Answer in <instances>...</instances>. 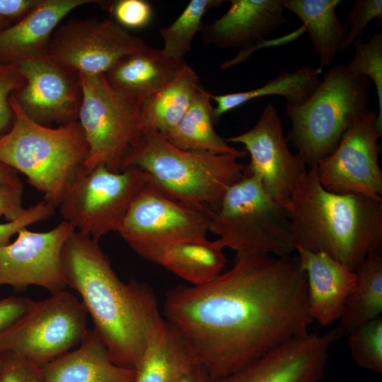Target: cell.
<instances>
[{
	"mask_svg": "<svg viewBox=\"0 0 382 382\" xmlns=\"http://www.w3.org/2000/svg\"><path fill=\"white\" fill-rule=\"evenodd\" d=\"M112 18L72 19L54 31L46 54L76 73H106L122 57L146 47Z\"/></svg>",
	"mask_w": 382,
	"mask_h": 382,
	"instance_id": "cell-12",
	"label": "cell"
},
{
	"mask_svg": "<svg viewBox=\"0 0 382 382\" xmlns=\"http://www.w3.org/2000/svg\"><path fill=\"white\" fill-rule=\"evenodd\" d=\"M340 0H283L286 10L294 13L308 32L311 45L320 59V70L330 65L348 33L336 15Z\"/></svg>",
	"mask_w": 382,
	"mask_h": 382,
	"instance_id": "cell-25",
	"label": "cell"
},
{
	"mask_svg": "<svg viewBox=\"0 0 382 382\" xmlns=\"http://www.w3.org/2000/svg\"><path fill=\"white\" fill-rule=\"evenodd\" d=\"M62 263L67 286L80 295L112 362L134 370L163 320L151 287L121 281L99 241L76 230L64 244Z\"/></svg>",
	"mask_w": 382,
	"mask_h": 382,
	"instance_id": "cell-2",
	"label": "cell"
},
{
	"mask_svg": "<svg viewBox=\"0 0 382 382\" xmlns=\"http://www.w3.org/2000/svg\"><path fill=\"white\" fill-rule=\"evenodd\" d=\"M40 2V0H0V17L11 22L19 21Z\"/></svg>",
	"mask_w": 382,
	"mask_h": 382,
	"instance_id": "cell-40",
	"label": "cell"
},
{
	"mask_svg": "<svg viewBox=\"0 0 382 382\" xmlns=\"http://www.w3.org/2000/svg\"><path fill=\"white\" fill-rule=\"evenodd\" d=\"M45 382H134V370L115 364L94 330L71 349L42 366Z\"/></svg>",
	"mask_w": 382,
	"mask_h": 382,
	"instance_id": "cell-21",
	"label": "cell"
},
{
	"mask_svg": "<svg viewBox=\"0 0 382 382\" xmlns=\"http://www.w3.org/2000/svg\"><path fill=\"white\" fill-rule=\"evenodd\" d=\"M0 355V382H45L42 366L15 355Z\"/></svg>",
	"mask_w": 382,
	"mask_h": 382,
	"instance_id": "cell-36",
	"label": "cell"
},
{
	"mask_svg": "<svg viewBox=\"0 0 382 382\" xmlns=\"http://www.w3.org/2000/svg\"><path fill=\"white\" fill-rule=\"evenodd\" d=\"M9 103L13 123L0 137V162L25 175L45 201L58 207L86 172L89 149L81 126L79 121L44 126L24 114L13 93Z\"/></svg>",
	"mask_w": 382,
	"mask_h": 382,
	"instance_id": "cell-5",
	"label": "cell"
},
{
	"mask_svg": "<svg viewBox=\"0 0 382 382\" xmlns=\"http://www.w3.org/2000/svg\"><path fill=\"white\" fill-rule=\"evenodd\" d=\"M82 101L78 121L88 146L86 171L104 165L120 172L144 130L142 101L114 88L103 74H79Z\"/></svg>",
	"mask_w": 382,
	"mask_h": 382,
	"instance_id": "cell-8",
	"label": "cell"
},
{
	"mask_svg": "<svg viewBox=\"0 0 382 382\" xmlns=\"http://www.w3.org/2000/svg\"><path fill=\"white\" fill-rule=\"evenodd\" d=\"M185 64L147 45L122 57L104 75L114 88L143 101L170 83Z\"/></svg>",
	"mask_w": 382,
	"mask_h": 382,
	"instance_id": "cell-22",
	"label": "cell"
},
{
	"mask_svg": "<svg viewBox=\"0 0 382 382\" xmlns=\"http://www.w3.org/2000/svg\"><path fill=\"white\" fill-rule=\"evenodd\" d=\"M33 301L24 296H9L0 300V332L17 322Z\"/></svg>",
	"mask_w": 382,
	"mask_h": 382,
	"instance_id": "cell-39",
	"label": "cell"
},
{
	"mask_svg": "<svg viewBox=\"0 0 382 382\" xmlns=\"http://www.w3.org/2000/svg\"><path fill=\"white\" fill-rule=\"evenodd\" d=\"M114 20L127 30L146 27L152 21L151 5L144 0H119L109 4L107 7Z\"/></svg>",
	"mask_w": 382,
	"mask_h": 382,
	"instance_id": "cell-35",
	"label": "cell"
},
{
	"mask_svg": "<svg viewBox=\"0 0 382 382\" xmlns=\"http://www.w3.org/2000/svg\"><path fill=\"white\" fill-rule=\"evenodd\" d=\"M374 18L382 21V1L357 0L349 8L344 21L348 33L340 52H345L355 40H359L364 29Z\"/></svg>",
	"mask_w": 382,
	"mask_h": 382,
	"instance_id": "cell-33",
	"label": "cell"
},
{
	"mask_svg": "<svg viewBox=\"0 0 382 382\" xmlns=\"http://www.w3.org/2000/svg\"><path fill=\"white\" fill-rule=\"evenodd\" d=\"M23 185L15 186L0 183V218L7 221L18 219L25 212L22 205Z\"/></svg>",
	"mask_w": 382,
	"mask_h": 382,
	"instance_id": "cell-38",
	"label": "cell"
},
{
	"mask_svg": "<svg viewBox=\"0 0 382 382\" xmlns=\"http://www.w3.org/2000/svg\"><path fill=\"white\" fill-rule=\"evenodd\" d=\"M219 19L203 24L199 32L204 45L219 48H241L236 56L246 54L274 30L289 21L284 16L283 0H232Z\"/></svg>",
	"mask_w": 382,
	"mask_h": 382,
	"instance_id": "cell-18",
	"label": "cell"
},
{
	"mask_svg": "<svg viewBox=\"0 0 382 382\" xmlns=\"http://www.w3.org/2000/svg\"><path fill=\"white\" fill-rule=\"evenodd\" d=\"M1 357L0 355V368H1Z\"/></svg>",
	"mask_w": 382,
	"mask_h": 382,
	"instance_id": "cell-44",
	"label": "cell"
},
{
	"mask_svg": "<svg viewBox=\"0 0 382 382\" xmlns=\"http://www.w3.org/2000/svg\"><path fill=\"white\" fill-rule=\"evenodd\" d=\"M241 156L180 149L158 132L146 129L128 151L121 170L135 167L149 185L168 198L216 211L232 185L244 176Z\"/></svg>",
	"mask_w": 382,
	"mask_h": 382,
	"instance_id": "cell-4",
	"label": "cell"
},
{
	"mask_svg": "<svg viewBox=\"0 0 382 382\" xmlns=\"http://www.w3.org/2000/svg\"><path fill=\"white\" fill-rule=\"evenodd\" d=\"M11 25H12L11 21L0 17V30L8 27Z\"/></svg>",
	"mask_w": 382,
	"mask_h": 382,
	"instance_id": "cell-43",
	"label": "cell"
},
{
	"mask_svg": "<svg viewBox=\"0 0 382 382\" xmlns=\"http://www.w3.org/2000/svg\"><path fill=\"white\" fill-rule=\"evenodd\" d=\"M74 230L63 221L45 232L27 228L19 231L13 242L0 248V286L8 285L20 291L34 285L51 294L65 290L62 252Z\"/></svg>",
	"mask_w": 382,
	"mask_h": 382,
	"instance_id": "cell-15",
	"label": "cell"
},
{
	"mask_svg": "<svg viewBox=\"0 0 382 382\" xmlns=\"http://www.w3.org/2000/svg\"><path fill=\"white\" fill-rule=\"evenodd\" d=\"M378 114L370 109L357 117L344 132L335 150L315 166L318 180L328 191L355 193L382 199V170L378 143L382 135Z\"/></svg>",
	"mask_w": 382,
	"mask_h": 382,
	"instance_id": "cell-13",
	"label": "cell"
},
{
	"mask_svg": "<svg viewBox=\"0 0 382 382\" xmlns=\"http://www.w3.org/2000/svg\"><path fill=\"white\" fill-rule=\"evenodd\" d=\"M226 140L244 146L250 156L244 174L259 177L265 192L286 205L308 170L303 160L290 151L274 105L268 103L265 106L252 129Z\"/></svg>",
	"mask_w": 382,
	"mask_h": 382,
	"instance_id": "cell-14",
	"label": "cell"
},
{
	"mask_svg": "<svg viewBox=\"0 0 382 382\" xmlns=\"http://www.w3.org/2000/svg\"><path fill=\"white\" fill-rule=\"evenodd\" d=\"M222 0H192L175 21L160 30L163 47L162 50L170 58L184 59L191 50L192 40L199 32L202 18L211 8L221 5Z\"/></svg>",
	"mask_w": 382,
	"mask_h": 382,
	"instance_id": "cell-30",
	"label": "cell"
},
{
	"mask_svg": "<svg viewBox=\"0 0 382 382\" xmlns=\"http://www.w3.org/2000/svg\"><path fill=\"white\" fill-rule=\"evenodd\" d=\"M371 81L349 72L345 65L332 66L300 105L286 104L291 122L287 140L310 168L330 155L352 121L369 109Z\"/></svg>",
	"mask_w": 382,
	"mask_h": 382,
	"instance_id": "cell-6",
	"label": "cell"
},
{
	"mask_svg": "<svg viewBox=\"0 0 382 382\" xmlns=\"http://www.w3.org/2000/svg\"><path fill=\"white\" fill-rule=\"evenodd\" d=\"M319 68L303 66L292 72L282 71L265 85L253 90L222 95H211L216 105L213 108L214 122L221 115L263 96H281L287 104L300 105L306 102L320 83Z\"/></svg>",
	"mask_w": 382,
	"mask_h": 382,
	"instance_id": "cell-29",
	"label": "cell"
},
{
	"mask_svg": "<svg viewBox=\"0 0 382 382\" xmlns=\"http://www.w3.org/2000/svg\"><path fill=\"white\" fill-rule=\"evenodd\" d=\"M286 209L295 248L323 253L347 268L382 246V199L326 190L315 166L290 196Z\"/></svg>",
	"mask_w": 382,
	"mask_h": 382,
	"instance_id": "cell-3",
	"label": "cell"
},
{
	"mask_svg": "<svg viewBox=\"0 0 382 382\" xmlns=\"http://www.w3.org/2000/svg\"><path fill=\"white\" fill-rule=\"evenodd\" d=\"M202 86L195 71L187 63L159 91L142 101L144 129L164 135L182 119Z\"/></svg>",
	"mask_w": 382,
	"mask_h": 382,
	"instance_id": "cell-26",
	"label": "cell"
},
{
	"mask_svg": "<svg viewBox=\"0 0 382 382\" xmlns=\"http://www.w3.org/2000/svg\"><path fill=\"white\" fill-rule=\"evenodd\" d=\"M54 208V205L43 199L25 209L16 220L0 224V248L9 243L11 238L21 229L49 219L53 215Z\"/></svg>",
	"mask_w": 382,
	"mask_h": 382,
	"instance_id": "cell-37",
	"label": "cell"
},
{
	"mask_svg": "<svg viewBox=\"0 0 382 382\" xmlns=\"http://www.w3.org/2000/svg\"><path fill=\"white\" fill-rule=\"evenodd\" d=\"M149 182V175L138 168L116 173L99 165L83 173L66 192L58 206L60 214L75 230L99 241L117 231Z\"/></svg>",
	"mask_w": 382,
	"mask_h": 382,
	"instance_id": "cell-11",
	"label": "cell"
},
{
	"mask_svg": "<svg viewBox=\"0 0 382 382\" xmlns=\"http://www.w3.org/2000/svg\"><path fill=\"white\" fill-rule=\"evenodd\" d=\"M25 83V79L17 65L0 64V137L11 129L13 123L9 97Z\"/></svg>",
	"mask_w": 382,
	"mask_h": 382,
	"instance_id": "cell-34",
	"label": "cell"
},
{
	"mask_svg": "<svg viewBox=\"0 0 382 382\" xmlns=\"http://www.w3.org/2000/svg\"><path fill=\"white\" fill-rule=\"evenodd\" d=\"M180 382H214V380L201 364H197Z\"/></svg>",
	"mask_w": 382,
	"mask_h": 382,
	"instance_id": "cell-42",
	"label": "cell"
},
{
	"mask_svg": "<svg viewBox=\"0 0 382 382\" xmlns=\"http://www.w3.org/2000/svg\"><path fill=\"white\" fill-rule=\"evenodd\" d=\"M355 52L346 66L349 72L369 78L374 83L378 98L377 127L382 131V33L374 34L367 42L361 39L353 42Z\"/></svg>",
	"mask_w": 382,
	"mask_h": 382,
	"instance_id": "cell-31",
	"label": "cell"
},
{
	"mask_svg": "<svg viewBox=\"0 0 382 382\" xmlns=\"http://www.w3.org/2000/svg\"><path fill=\"white\" fill-rule=\"evenodd\" d=\"M17 66L25 83L13 94L25 115L47 127L78 121L82 101L78 73L59 64L46 53Z\"/></svg>",
	"mask_w": 382,
	"mask_h": 382,
	"instance_id": "cell-16",
	"label": "cell"
},
{
	"mask_svg": "<svg viewBox=\"0 0 382 382\" xmlns=\"http://www.w3.org/2000/svg\"><path fill=\"white\" fill-rule=\"evenodd\" d=\"M197 364L193 349L163 318L134 369V382H180Z\"/></svg>",
	"mask_w": 382,
	"mask_h": 382,
	"instance_id": "cell-23",
	"label": "cell"
},
{
	"mask_svg": "<svg viewBox=\"0 0 382 382\" xmlns=\"http://www.w3.org/2000/svg\"><path fill=\"white\" fill-rule=\"evenodd\" d=\"M211 95L202 86L180 122L163 136L182 150L245 157L246 151L230 146L215 131Z\"/></svg>",
	"mask_w": 382,
	"mask_h": 382,
	"instance_id": "cell-24",
	"label": "cell"
},
{
	"mask_svg": "<svg viewBox=\"0 0 382 382\" xmlns=\"http://www.w3.org/2000/svg\"><path fill=\"white\" fill-rule=\"evenodd\" d=\"M214 212L170 199L148 185L116 232L137 254L154 262L173 245L206 239Z\"/></svg>",
	"mask_w": 382,
	"mask_h": 382,
	"instance_id": "cell-9",
	"label": "cell"
},
{
	"mask_svg": "<svg viewBox=\"0 0 382 382\" xmlns=\"http://www.w3.org/2000/svg\"><path fill=\"white\" fill-rule=\"evenodd\" d=\"M356 282L349 294L337 329L347 337L361 325L380 317L382 312V257L369 254L354 269Z\"/></svg>",
	"mask_w": 382,
	"mask_h": 382,
	"instance_id": "cell-27",
	"label": "cell"
},
{
	"mask_svg": "<svg viewBox=\"0 0 382 382\" xmlns=\"http://www.w3.org/2000/svg\"><path fill=\"white\" fill-rule=\"evenodd\" d=\"M296 253L306 274L311 317L324 326L339 320L355 285L354 270L321 252L296 248Z\"/></svg>",
	"mask_w": 382,
	"mask_h": 382,
	"instance_id": "cell-20",
	"label": "cell"
},
{
	"mask_svg": "<svg viewBox=\"0 0 382 382\" xmlns=\"http://www.w3.org/2000/svg\"><path fill=\"white\" fill-rule=\"evenodd\" d=\"M209 231L236 255L287 256L296 252L286 205L272 199L253 175L244 174L228 187L214 212Z\"/></svg>",
	"mask_w": 382,
	"mask_h": 382,
	"instance_id": "cell-7",
	"label": "cell"
},
{
	"mask_svg": "<svg viewBox=\"0 0 382 382\" xmlns=\"http://www.w3.org/2000/svg\"><path fill=\"white\" fill-rule=\"evenodd\" d=\"M163 314L214 381L308 333L313 322L297 255H236L213 281L169 289Z\"/></svg>",
	"mask_w": 382,
	"mask_h": 382,
	"instance_id": "cell-1",
	"label": "cell"
},
{
	"mask_svg": "<svg viewBox=\"0 0 382 382\" xmlns=\"http://www.w3.org/2000/svg\"><path fill=\"white\" fill-rule=\"evenodd\" d=\"M339 337L336 328L323 335L307 333L293 338L214 382H319L330 349Z\"/></svg>",
	"mask_w": 382,
	"mask_h": 382,
	"instance_id": "cell-17",
	"label": "cell"
},
{
	"mask_svg": "<svg viewBox=\"0 0 382 382\" xmlns=\"http://www.w3.org/2000/svg\"><path fill=\"white\" fill-rule=\"evenodd\" d=\"M86 316L81 301L65 290L33 301L17 322L0 332V354L43 366L79 345L88 330Z\"/></svg>",
	"mask_w": 382,
	"mask_h": 382,
	"instance_id": "cell-10",
	"label": "cell"
},
{
	"mask_svg": "<svg viewBox=\"0 0 382 382\" xmlns=\"http://www.w3.org/2000/svg\"><path fill=\"white\" fill-rule=\"evenodd\" d=\"M348 345L356 364L361 368L382 373V318L357 328L348 336Z\"/></svg>",
	"mask_w": 382,
	"mask_h": 382,
	"instance_id": "cell-32",
	"label": "cell"
},
{
	"mask_svg": "<svg viewBox=\"0 0 382 382\" xmlns=\"http://www.w3.org/2000/svg\"><path fill=\"white\" fill-rule=\"evenodd\" d=\"M224 249L217 240L183 243L164 250L154 263L193 286L203 285L221 274L227 262Z\"/></svg>",
	"mask_w": 382,
	"mask_h": 382,
	"instance_id": "cell-28",
	"label": "cell"
},
{
	"mask_svg": "<svg viewBox=\"0 0 382 382\" xmlns=\"http://www.w3.org/2000/svg\"><path fill=\"white\" fill-rule=\"evenodd\" d=\"M0 183L15 186L23 185L18 171L1 162H0Z\"/></svg>",
	"mask_w": 382,
	"mask_h": 382,
	"instance_id": "cell-41",
	"label": "cell"
},
{
	"mask_svg": "<svg viewBox=\"0 0 382 382\" xmlns=\"http://www.w3.org/2000/svg\"><path fill=\"white\" fill-rule=\"evenodd\" d=\"M95 0H40L21 20L0 30V64H15L46 53L60 21L72 10Z\"/></svg>",
	"mask_w": 382,
	"mask_h": 382,
	"instance_id": "cell-19",
	"label": "cell"
}]
</instances>
